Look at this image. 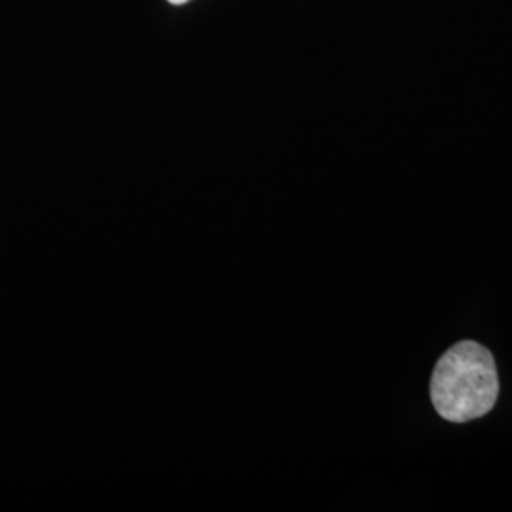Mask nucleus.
<instances>
[{"label": "nucleus", "instance_id": "f257e3e1", "mask_svg": "<svg viewBox=\"0 0 512 512\" xmlns=\"http://www.w3.org/2000/svg\"><path fill=\"white\" fill-rule=\"evenodd\" d=\"M429 391L442 420L467 423L484 418L494 410L499 397L492 351L473 340L452 346L435 365Z\"/></svg>", "mask_w": 512, "mask_h": 512}, {"label": "nucleus", "instance_id": "f03ea898", "mask_svg": "<svg viewBox=\"0 0 512 512\" xmlns=\"http://www.w3.org/2000/svg\"><path fill=\"white\" fill-rule=\"evenodd\" d=\"M167 2H171V4H184V2H188V0H167Z\"/></svg>", "mask_w": 512, "mask_h": 512}]
</instances>
